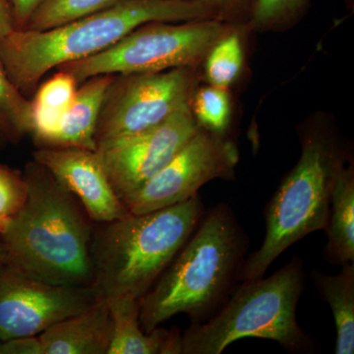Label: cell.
I'll return each mask as SVG.
<instances>
[{
  "label": "cell",
  "instance_id": "cell-8",
  "mask_svg": "<svg viewBox=\"0 0 354 354\" xmlns=\"http://www.w3.org/2000/svg\"><path fill=\"white\" fill-rule=\"evenodd\" d=\"M199 81V67L113 75L97 120V144L143 131L190 106Z\"/></svg>",
  "mask_w": 354,
  "mask_h": 354
},
{
  "label": "cell",
  "instance_id": "cell-28",
  "mask_svg": "<svg viewBox=\"0 0 354 354\" xmlns=\"http://www.w3.org/2000/svg\"><path fill=\"white\" fill-rule=\"evenodd\" d=\"M16 30L12 14L6 0H0V41Z\"/></svg>",
  "mask_w": 354,
  "mask_h": 354
},
{
  "label": "cell",
  "instance_id": "cell-9",
  "mask_svg": "<svg viewBox=\"0 0 354 354\" xmlns=\"http://www.w3.org/2000/svg\"><path fill=\"white\" fill-rule=\"evenodd\" d=\"M239 160L236 145L199 127L183 148L138 189L122 200L128 213L143 215L187 201L213 179H232Z\"/></svg>",
  "mask_w": 354,
  "mask_h": 354
},
{
  "label": "cell",
  "instance_id": "cell-14",
  "mask_svg": "<svg viewBox=\"0 0 354 354\" xmlns=\"http://www.w3.org/2000/svg\"><path fill=\"white\" fill-rule=\"evenodd\" d=\"M108 301L111 335L106 354H181L183 335L178 329L156 328L146 334L140 325V299L111 297Z\"/></svg>",
  "mask_w": 354,
  "mask_h": 354
},
{
  "label": "cell",
  "instance_id": "cell-31",
  "mask_svg": "<svg viewBox=\"0 0 354 354\" xmlns=\"http://www.w3.org/2000/svg\"><path fill=\"white\" fill-rule=\"evenodd\" d=\"M0 346H1V341H0Z\"/></svg>",
  "mask_w": 354,
  "mask_h": 354
},
{
  "label": "cell",
  "instance_id": "cell-27",
  "mask_svg": "<svg viewBox=\"0 0 354 354\" xmlns=\"http://www.w3.org/2000/svg\"><path fill=\"white\" fill-rule=\"evenodd\" d=\"M10 8L16 30H23L41 0H6Z\"/></svg>",
  "mask_w": 354,
  "mask_h": 354
},
{
  "label": "cell",
  "instance_id": "cell-18",
  "mask_svg": "<svg viewBox=\"0 0 354 354\" xmlns=\"http://www.w3.org/2000/svg\"><path fill=\"white\" fill-rule=\"evenodd\" d=\"M76 79L59 70L41 84L31 101L32 129L30 135L39 148H44L68 109L77 91Z\"/></svg>",
  "mask_w": 354,
  "mask_h": 354
},
{
  "label": "cell",
  "instance_id": "cell-20",
  "mask_svg": "<svg viewBox=\"0 0 354 354\" xmlns=\"http://www.w3.org/2000/svg\"><path fill=\"white\" fill-rule=\"evenodd\" d=\"M118 0H41L24 29L46 31L87 17Z\"/></svg>",
  "mask_w": 354,
  "mask_h": 354
},
{
  "label": "cell",
  "instance_id": "cell-16",
  "mask_svg": "<svg viewBox=\"0 0 354 354\" xmlns=\"http://www.w3.org/2000/svg\"><path fill=\"white\" fill-rule=\"evenodd\" d=\"M328 241L324 249L330 265L354 263V169L342 165L335 176L330 195L329 218L326 228Z\"/></svg>",
  "mask_w": 354,
  "mask_h": 354
},
{
  "label": "cell",
  "instance_id": "cell-6",
  "mask_svg": "<svg viewBox=\"0 0 354 354\" xmlns=\"http://www.w3.org/2000/svg\"><path fill=\"white\" fill-rule=\"evenodd\" d=\"M304 283L299 257L268 278L244 281L215 315L185 330L181 353L220 354L244 337L271 339L291 353L311 351L313 342L297 319Z\"/></svg>",
  "mask_w": 354,
  "mask_h": 354
},
{
  "label": "cell",
  "instance_id": "cell-12",
  "mask_svg": "<svg viewBox=\"0 0 354 354\" xmlns=\"http://www.w3.org/2000/svg\"><path fill=\"white\" fill-rule=\"evenodd\" d=\"M32 157L80 201L94 223L118 220L129 214L111 186L97 150L39 148Z\"/></svg>",
  "mask_w": 354,
  "mask_h": 354
},
{
  "label": "cell",
  "instance_id": "cell-15",
  "mask_svg": "<svg viewBox=\"0 0 354 354\" xmlns=\"http://www.w3.org/2000/svg\"><path fill=\"white\" fill-rule=\"evenodd\" d=\"M113 79V75H100L84 81L44 148L77 147L97 150L95 129Z\"/></svg>",
  "mask_w": 354,
  "mask_h": 354
},
{
  "label": "cell",
  "instance_id": "cell-21",
  "mask_svg": "<svg viewBox=\"0 0 354 354\" xmlns=\"http://www.w3.org/2000/svg\"><path fill=\"white\" fill-rule=\"evenodd\" d=\"M31 129V101L14 85L0 62V133L18 140Z\"/></svg>",
  "mask_w": 354,
  "mask_h": 354
},
{
  "label": "cell",
  "instance_id": "cell-13",
  "mask_svg": "<svg viewBox=\"0 0 354 354\" xmlns=\"http://www.w3.org/2000/svg\"><path fill=\"white\" fill-rule=\"evenodd\" d=\"M111 335L108 301L99 297L85 311L60 321L39 337L44 354H106Z\"/></svg>",
  "mask_w": 354,
  "mask_h": 354
},
{
  "label": "cell",
  "instance_id": "cell-29",
  "mask_svg": "<svg viewBox=\"0 0 354 354\" xmlns=\"http://www.w3.org/2000/svg\"><path fill=\"white\" fill-rule=\"evenodd\" d=\"M4 264H6V251L1 239H0V267Z\"/></svg>",
  "mask_w": 354,
  "mask_h": 354
},
{
  "label": "cell",
  "instance_id": "cell-5",
  "mask_svg": "<svg viewBox=\"0 0 354 354\" xmlns=\"http://www.w3.org/2000/svg\"><path fill=\"white\" fill-rule=\"evenodd\" d=\"M301 153L265 209L262 245L244 260L242 283L264 277L274 261L292 244L317 230H326L335 176L344 162V151L327 128L302 132Z\"/></svg>",
  "mask_w": 354,
  "mask_h": 354
},
{
  "label": "cell",
  "instance_id": "cell-30",
  "mask_svg": "<svg viewBox=\"0 0 354 354\" xmlns=\"http://www.w3.org/2000/svg\"><path fill=\"white\" fill-rule=\"evenodd\" d=\"M7 220H3V218H0V234H1L2 230H4V227H6Z\"/></svg>",
  "mask_w": 354,
  "mask_h": 354
},
{
  "label": "cell",
  "instance_id": "cell-2",
  "mask_svg": "<svg viewBox=\"0 0 354 354\" xmlns=\"http://www.w3.org/2000/svg\"><path fill=\"white\" fill-rule=\"evenodd\" d=\"M221 17L196 0H118L53 29L14 30L0 41V62L18 90L29 95L50 70L97 55L140 26Z\"/></svg>",
  "mask_w": 354,
  "mask_h": 354
},
{
  "label": "cell",
  "instance_id": "cell-23",
  "mask_svg": "<svg viewBox=\"0 0 354 354\" xmlns=\"http://www.w3.org/2000/svg\"><path fill=\"white\" fill-rule=\"evenodd\" d=\"M310 0H255L248 15V27L257 31H277L304 15Z\"/></svg>",
  "mask_w": 354,
  "mask_h": 354
},
{
  "label": "cell",
  "instance_id": "cell-22",
  "mask_svg": "<svg viewBox=\"0 0 354 354\" xmlns=\"http://www.w3.org/2000/svg\"><path fill=\"white\" fill-rule=\"evenodd\" d=\"M191 111L198 125L215 134L227 136L232 122V101L228 90L215 86H198L192 100Z\"/></svg>",
  "mask_w": 354,
  "mask_h": 354
},
{
  "label": "cell",
  "instance_id": "cell-17",
  "mask_svg": "<svg viewBox=\"0 0 354 354\" xmlns=\"http://www.w3.org/2000/svg\"><path fill=\"white\" fill-rule=\"evenodd\" d=\"M319 295L329 304L337 329L335 353H354V263L342 265L335 276L312 272Z\"/></svg>",
  "mask_w": 354,
  "mask_h": 354
},
{
  "label": "cell",
  "instance_id": "cell-4",
  "mask_svg": "<svg viewBox=\"0 0 354 354\" xmlns=\"http://www.w3.org/2000/svg\"><path fill=\"white\" fill-rule=\"evenodd\" d=\"M205 212L197 194L151 213L95 223L90 252L100 297L141 299L189 239Z\"/></svg>",
  "mask_w": 354,
  "mask_h": 354
},
{
  "label": "cell",
  "instance_id": "cell-3",
  "mask_svg": "<svg viewBox=\"0 0 354 354\" xmlns=\"http://www.w3.org/2000/svg\"><path fill=\"white\" fill-rule=\"evenodd\" d=\"M247 237L225 204L205 212L183 248L140 299V325L150 334L177 314L192 324L212 318L227 300L244 262Z\"/></svg>",
  "mask_w": 354,
  "mask_h": 354
},
{
  "label": "cell",
  "instance_id": "cell-24",
  "mask_svg": "<svg viewBox=\"0 0 354 354\" xmlns=\"http://www.w3.org/2000/svg\"><path fill=\"white\" fill-rule=\"evenodd\" d=\"M24 176L0 165V218L8 221L21 209L27 198Z\"/></svg>",
  "mask_w": 354,
  "mask_h": 354
},
{
  "label": "cell",
  "instance_id": "cell-10",
  "mask_svg": "<svg viewBox=\"0 0 354 354\" xmlns=\"http://www.w3.org/2000/svg\"><path fill=\"white\" fill-rule=\"evenodd\" d=\"M100 297L94 286L53 285L0 267V341L39 335L85 311Z\"/></svg>",
  "mask_w": 354,
  "mask_h": 354
},
{
  "label": "cell",
  "instance_id": "cell-1",
  "mask_svg": "<svg viewBox=\"0 0 354 354\" xmlns=\"http://www.w3.org/2000/svg\"><path fill=\"white\" fill-rule=\"evenodd\" d=\"M23 176L27 198L0 234L6 264L53 285L94 286L90 252L94 221L36 160L26 165Z\"/></svg>",
  "mask_w": 354,
  "mask_h": 354
},
{
  "label": "cell",
  "instance_id": "cell-19",
  "mask_svg": "<svg viewBox=\"0 0 354 354\" xmlns=\"http://www.w3.org/2000/svg\"><path fill=\"white\" fill-rule=\"evenodd\" d=\"M243 64V44L236 25L212 46L205 57V80L209 85L228 90L241 77Z\"/></svg>",
  "mask_w": 354,
  "mask_h": 354
},
{
  "label": "cell",
  "instance_id": "cell-25",
  "mask_svg": "<svg viewBox=\"0 0 354 354\" xmlns=\"http://www.w3.org/2000/svg\"><path fill=\"white\" fill-rule=\"evenodd\" d=\"M220 14L221 19L232 22L239 15H249L255 0H196Z\"/></svg>",
  "mask_w": 354,
  "mask_h": 354
},
{
  "label": "cell",
  "instance_id": "cell-11",
  "mask_svg": "<svg viewBox=\"0 0 354 354\" xmlns=\"http://www.w3.org/2000/svg\"><path fill=\"white\" fill-rule=\"evenodd\" d=\"M191 106L155 127L97 144V152L121 201L158 174L199 129Z\"/></svg>",
  "mask_w": 354,
  "mask_h": 354
},
{
  "label": "cell",
  "instance_id": "cell-26",
  "mask_svg": "<svg viewBox=\"0 0 354 354\" xmlns=\"http://www.w3.org/2000/svg\"><path fill=\"white\" fill-rule=\"evenodd\" d=\"M0 354H44L39 335L21 337L1 342Z\"/></svg>",
  "mask_w": 354,
  "mask_h": 354
},
{
  "label": "cell",
  "instance_id": "cell-7",
  "mask_svg": "<svg viewBox=\"0 0 354 354\" xmlns=\"http://www.w3.org/2000/svg\"><path fill=\"white\" fill-rule=\"evenodd\" d=\"M235 26L221 19L147 23L106 50L58 68L83 83L100 75L200 67L212 46Z\"/></svg>",
  "mask_w": 354,
  "mask_h": 354
}]
</instances>
